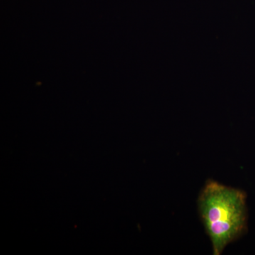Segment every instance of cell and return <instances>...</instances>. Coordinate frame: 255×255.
Returning a JSON list of instances; mask_svg holds the SVG:
<instances>
[{"label":"cell","instance_id":"1","mask_svg":"<svg viewBox=\"0 0 255 255\" xmlns=\"http://www.w3.org/2000/svg\"><path fill=\"white\" fill-rule=\"evenodd\" d=\"M244 191L209 180L198 198L199 216L211 240L213 254L221 255L248 230Z\"/></svg>","mask_w":255,"mask_h":255}]
</instances>
